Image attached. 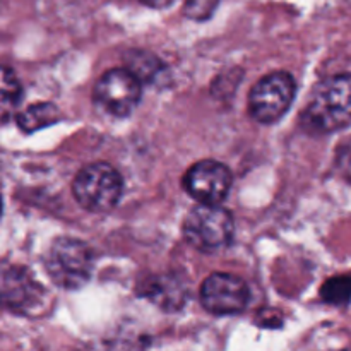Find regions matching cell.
<instances>
[{"label":"cell","mask_w":351,"mask_h":351,"mask_svg":"<svg viewBox=\"0 0 351 351\" xmlns=\"http://www.w3.org/2000/svg\"><path fill=\"white\" fill-rule=\"evenodd\" d=\"M41 288L29 273L17 266L0 267V307L26 312L38 304Z\"/></svg>","instance_id":"obj_9"},{"label":"cell","mask_w":351,"mask_h":351,"mask_svg":"<svg viewBox=\"0 0 351 351\" xmlns=\"http://www.w3.org/2000/svg\"><path fill=\"white\" fill-rule=\"evenodd\" d=\"M17 125L23 132L33 134L43 127L57 123L60 120V112L51 103H36L24 108L23 112L17 113Z\"/></svg>","instance_id":"obj_11"},{"label":"cell","mask_w":351,"mask_h":351,"mask_svg":"<svg viewBox=\"0 0 351 351\" xmlns=\"http://www.w3.org/2000/svg\"><path fill=\"white\" fill-rule=\"evenodd\" d=\"M250 298L249 287L239 276L215 273L201 287V302L215 315H233L247 307Z\"/></svg>","instance_id":"obj_8"},{"label":"cell","mask_w":351,"mask_h":351,"mask_svg":"<svg viewBox=\"0 0 351 351\" xmlns=\"http://www.w3.org/2000/svg\"><path fill=\"white\" fill-rule=\"evenodd\" d=\"M219 0H185L184 14L192 21H208L215 14Z\"/></svg>","instance_id":"obj_15"},{"label":"cell","mask_w":351,"mask_h":351,"mask_svg":"<svg viewBox=\"0 0 351 351\" xmlns=\"http://www.w3.org/2000/svg\"><path fill=\"white\" fill-rule=\"evenodd\" d=\"M302 125L319 136L351 125V72L331 75L315 86L302 113Z\"/></svg>","instance_id":"obj_1"},{"label":"cell","mask_w":351,"mask_h":351,"mask_svg":"<svg viewBox=\"0 0 351 351\" xmlns=\"http://www.w3.org/2000/svg\"><path fill=\"white\" fill-rule=\"evenodd\" d=\"M139 2L151 7V9H167V7H170L175 0H139Z\"/></svg>","instance_id":"obj_17"},{"label":"cell","mask_w":351,"mask_h":351,"mask_svg":"<svg viewBox=\"0 0 351 351\" xmlns=\"http://www.w3.org/2000/svg\"><path fill=\"white\" fill-rule=\"evenodd\" d=\"M343 351H351V346H350V348H345Z\"/></svg>","instance_id":"obj_19"},{"label":"cell","mask_w":351,"mask_h":351,"mask_svg":"<svg viewBox=\"0 0 351 351\" xmlns=\"http://www.w3.org/2000/svg\"><path fill=\"white\" fill-rule=\"evenodd\" d=\"M72 194L81 208L91 213H108L119 204L122 195V178L108 163H91L74 178Z\"/></svg>","instance_id":"obj_3"},{"label":"cell","mask_w":351,"mask_h":351,"mask_svg":"<svg viewBox=\"0 0 351 351\" xmlns=\"http://www.w3.org/2000/svg\"><path fill=\"white\" fill-rule=\"evenodd\" d=\"M137 79L143 82H156L165 71V65L160 58L154 57L149 51H130L127 57V67Z\"/></svg>","instance_id":"obj_13"},{"label":"cell","mask_w":351,"mask_h":351,"mask_svg":"<svg viewBox=\"0 0 351 351\" xmlns=\"http://www.w3.org/2000/svg\"><path fill=\"white\" fill-rule=\"evenodd\" d=\"M297 93L293 75L285 71L264 75L250 89L249 113L256 122L269 125L276 123L291 106Z\"/></svg>","instance_id":"obj_5"},{"label":"cell","mask_w":351,"mask_h":351,"mask_svg":"<svg viewBox=\"0 0 351 351\" xmlns=\"http://www.w3.org/2000/svg\"><path fill=\"white\" fill-rule=\"evenodd\" d=\"M23 98V88L10 69L0 65V123H5L14 117Z\"/></svg>","instance_id":"obj_12"},{"label":"cell","mask_w":351,"mask_h":351,"mask_svg":"<svg viewBox=\"0 0 351 351\" xmlns=\"http://www.w3.org/2000/svg\"><path fill=\"white\" fill-rule=\"evenodd\" d=\"M45 266L51 281L65 290H77L91 278L93 252L84 242L62 237L51 243Z\"/></svg>","instance_id":"obj_4"},{"label":"cell","mask_w":351,"mask_h":351,"mask_svg":"<svg viewBox=\"0 0 351 351\" xmlns=\"http://www.w3.org/2000/svg\"><path fill=\"white\" fill-rule=\"evenodd\" d=\"M0 216H2V199H0Z\"/></svg>","instance_id":"obj_18"},{"label":"cell","mask_w":351,"mask_h":351,"mask_svg":"<svg viewBox=\"0 0 351 351\" xmlns=\"http://www.w3.org/2000/svg\"><path fill=\"white\" fill-rule=\"evenodd\" d=\"M321 298L329 305H346L351 300V276H332L322 285Z\"/></svg>","instance_id":"obj_14"},{"label":"cell","mask_w":351,"mask_h":351,"mask_svg":"<svg viewBox=\"0 0 351 351\" xmlns=\"http://www.w3.org/2000/svg\"><path fill=\"white\" fill-rule=\"evenodd\" d=\"M95 101L113 117H127L134 112L143 96V84L125 67L105 72L95 86Z\"/></svg>","instance_id":"obj_6"},{"label":"cell","mask_w":351,"mask_h":351,"mask_svg":"<svg viewBox=\"0 0 351 351\" xmlns=\"http://www.w3.org/2000/svg\"><path fill=\"white\" fill-rule=\"evenodd\" d=\"M184 187L199 204L219 206L232 187V171L219 161H199L185 173Z\"/></svg>","instance_id":"obj_7"},{"label":"cell","mask_w":351,"mask_h":351,"mask_svg":"<svg viewBox=\"0 0 351 351\" xmlns=\"http://www.w3.org/2000/svg\"><path fill=\"white\" fill-rule=\"evenodd\" d=\"M146 295L165 311H178L184 305V287L175 278L161 276L154 278L146 285Z\"/></svg>","instance_id":"obj_10"},{"label":"cell","mask_w":351,"mask_h":351,"mask_svg":"<svg viewBox=\"0 0 351 351\" xmlns=\"http://www.w3.org/2000/svg\"><path fill=\"white\" fill-rule=\"evenodd\" d=\"M182 232L189 245L209 254L225 249L232 242L235 223L232 213L223 206L197 204L185 218Z\"/></svg>","instance_id":"obj_2"},{"label":"cell","mask_w":351,"mask_h":351,"mask_svg":"<svg viewBox=\"0 0 351 351\" xmlns=\"http://www.w3.org/2000/svg\"><path fill=\"white\" fill-rule=\"evenodd\" d=\"M335 165L338 173L343 177V180H346L351 185V139L338 147Z\"/></svg>","instance_id":"obj_16"}]
</instances>
